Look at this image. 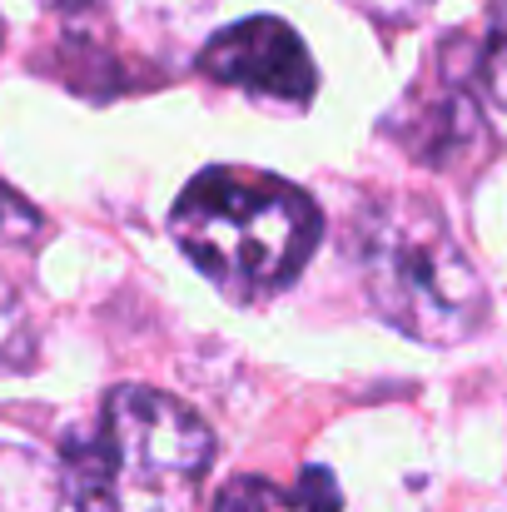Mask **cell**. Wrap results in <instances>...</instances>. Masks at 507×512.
Segmentation results:
<instances>
[{
  "instance_id": "obj_9",
  "label": "cell",
  "mask_w": 507,
  "mask_h": 512,
  "mask_svg": "<svg viewBox=\"0 0 507 512\" xmlns=\"http://www.w3.org/2000/svg\"><path fill=\"white\" fill-rule=\"evenodd\" d=\"M40 239H45V214L0 179V244L25 249V244H40Z\"/></svg>"
},
{
  "instance_id": "obj_4",
  "label": "cell",
  "mask_w": 507,
  "mask_h": 512,
  "mask_svg": "<svg viewBox=\"0 0 507 512\" xmlns=\"http://www.w3.org/2000/svg\"><path fill=\"white\" fill-rule=\"evenodd\" d=\"M199 70L219 85H234L254 100H279V105H309L319 90V70L304 40L279 15H249L219 30L199 50Z\"/></svg>"
},
{
  "instance_id": "obj_5",
  "label": "cell",
  "mask_w": 507,
  "mask_h": 512,
  "mask_svg": "<svg viewBox=\"0 0 507 512\" xmlns=\"http://www.w3.org/2000/svg\"><path fill=\"white\" fill-rule=\"evenodd\" d=\"M383 130H393L418 165L443 170V174H468L473 165H483L493 155V145H498L488 135L478 105L458 85H443L433 95L428 90H413L398 105V115H388Z\"/></svg>"
},
{
  "instance_id": "obj_7",
  "label": "cell",
  "mask_w": 507,
  "mask_h": 512,
  "mask_svg": "<svg viewBox=\"0 0 507 512\" xmlns=\"http://www.w3.org/2000/svg\"><path fill=\"white\" fill-rule=\"evenodd\" d=\"M55 478L25 448H0V512H55Z\"/></svg>"
},
{
  "instance_id": "obj_11",
  "label": "cell",
  "mask_w": 507,
  "mask_h": 512,
  "mask_svg": "<svg viewBox=\"0 0 507 512\" xmlns=\"http://www.w3.org/2000/svg\"><path fill=\"white\" fill-rule=\"evenodd\" d=\"M0 40H5V25H0Z\"/></svg>"
},
{
  "instance_id": "obj_8",
  "label": "cell",
  "mask_w": 507,
  "mask_h": 512,
  "mask_svg": "<svg viewBox=\"0 0 507 512\" xmlns=\"http://www.w3.org/2000/svg\"><path fill=\"white\" fill-rule=\"evenodd\" d=\"M473 80L498 110H507V0H493L488 10V35L473 55Z\"/></svg>"
},
{
  "instance_id": "obj_10",
  "label": "cell",
  "mask_w": 507,
  "mask_h": 512,
  "mask_svg": "<svg viewBox=\"0 0 507 512\" xmlns=\"http://www.w3.org/2000/svg\"><path fill=\"white\" fill-rule=\"evenodd\" d=\"M348 5L363 10L368 20H378V25H413V20L428 15L433 0H348Z\"/></svg>"
},
{
  "instance_id": "obj_6",
  "label": "cell",
  "mask_w": 507,
  "mask_h": 512,
  "mask_svg": "<svg viewBox=\"0 0 507 512\" xmlns=\"http://www.w3.org/2000/svg\"><path fill=\"white\" fill-rule=\"evenodd\" d=\"M214 512H338V488L324 468H309L294 493L269 478H234L214 498Z\"/></svg>"
},
{
  "instance_id": "obj_1",
  "label": "cell",
  "mask_w": 507,
  "mask_h": 512,
  "mask_svg": "<svg viewBox=\"0 0 507 512\" xmlns=\"http://www.w3.org/2000/svg\"><path fill=\"white\" fill-rule=\"evenodd\" d=\"M214 438L174 393L125 383L65 438V493L80 512H194Z\"/></svg>"
},
{
  "instance_id": "obj_2",
  "label": "cell",
  "mask_w": 507,
  "mask_h": 512,
  "mask_svg": "<svg viewBox=\"0 0 507 512\" xmlns=\"http://www.w3.org/2000/svg\"><path fill=\"white\" fill-rule=\"evenodd\" d=\"M169 234L209 284L254 304L299 279L319 244V209L289 179L204 170L174 199Z\"/></svg>"
},
{
  "instance_id": "obj_3",
  "label": "cell",
  "mask_w": 507,
  "mask_h": 512,
  "mask_svg": "<svg viewBox=\"0 0 507 512\" xmlns=\"http://www.w3.org/2000/svg\"><path fill=\"white\" fill-rule=\"evenodd\" d=\"M358 274L378 319L433 348L468 343L488 324V289L438 204L388 194L353 229Z\"/></svg>"
}]
</instances>
